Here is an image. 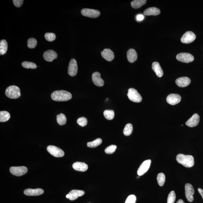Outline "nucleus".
Segmentation results:
<instances>
[{
  "label": "nucleus",
  "instance_id": "1",
  "mask_svg": "<svg viewBox=\"0 0 203 203\" xmlns=\"http://www.w3.org/2000/svg\"><path fill=\"white\" fill-rule=\"evenodd\" d=\"M51 96L54 101L63 102L70 100L72 98V95L65 90H57L53 92Z\"/></svg>",
  "mask_w": 203,
  "mask_h": 203
},
{
  "label": "nucleus",
  "instance_id": "2",
  "mask_svg": "<svg viewBox=\"0 0 203 203\" xmlns=\"http://www.w3.org/2000/svg\"><path fill=\"white\" fill-rule=\"evenodd\" d=\"M176 159L178 163L187 168L193 167L194 165V159L193 156L190 155L179 154L177 155Z\"/></svg>",
  "mask_w": 203,
  "mask_h": 203
},
{
  "label": "nucleus",
  "instance_id": "3",
  "mask_svg": "<svg viewBox=\"0 0 203 203\" xmlns=\"http://www.w3.org/2000/svg\"><path fill=\"white\" fill-rule=\"evenodd\" d=\"M5 95L9 98L18 99L20 96V88L16 86H9L5 90Z\"/></svg>",
  "mask_w": 203,
  "mask_h": 203
},
{
  "label": "nucleus",
  "instance_id": "4",
  "mask_svg": "<svg viewBox=\"0 0 203 203\" xmlns=\"http://www.w3.org/2000/svg\"><path fill=\"white\" fill-rule=\"evenodd\" d=\"M127 96L130 100L133 102L139 103L142 100V97L136 89L130 88L128 90Z\"/></svg>",
  "mask_w": 203,
  "mask_h": 203
},
{
  "label": "nucleus",
  "instance_id": "5",
  "mask_svg": "<svg viewBox=\"0 0 203 203\" xmlns=\"http://www.w3.org/2000/svg\"><path fill=\"white\" fill-rule=\"evenodd\" d=\"M176 58L179 61L187 63H191L194 60V56L188 53H180L176 55Z\"/></svg>",
  "mask_w": 203,
  "mask_h": 203
},
{
  "label": "nucleus",
  "instance_id": "6",
  "mask_svg": "<svg viewBox=\"0 0 203 203\" xmlns=\"http://www.w3.org/2000/svg\"><path fill=\"white\" fill-rule=\"evenodd\" d=\"M47 151L51 155L56 157H61L65 155V152L61 149L57 147L50 145L47 147Z\"/></svg>",
  "mask_w": 203,
  "mask_h": 203
},
{
  "label": "nucleus",
  "instance_id": "7",
  "mask_svg": "<svg viewBox=\"0 0 203 203\" xmlns=\"http://www.w3.org/2000/svg\"><path fill=\"white\" fill-rule=\"evenodd\" d=\"M28 169L25 166L12 167L10 172L14 175L20 176L23 175L28 172Z\"/></svg>",
  "mask_w": 203,
  "mask_h": 203
},
{
  "label": "nucleus",
  "instance_id": "8",
  "mask_svg": "<svg viewBox=\"0 0 203 203\" xmlns=\"http://www.w3.org/2000/svg\"><path fill=\"white\" fill-rule=\"evenodd\" d=\"M81 14L84 16L91 18H97L100 15V12L96 9L84 8L81 11Z\"/></svg>",
  "mask_w": 203,
  "mask_h": 203
},
{
  "label": "nucleus",
  "instance_id": "9",
  "mask_svg": "<svg viewBox=\"0 0 203 203\" xmlns=\"http://www.w3.org/2000/svg\"><path fill=\"white\" fill-rule=\"evenodd\" d=\"M196 39V36L195 34L191 31H187L182 35L180 40L181 42L185 44L193 42Z\"/></svg>",
  "mask_w": 203,
  "mask_h": 203
},
{
  "label": "nucleus",
  "instance_id": "10",
  "mask_svg": "<svg viewBox=\"0 0 203 203\" xmlns=\"http://www.w3.org/2000/svg\"><path fill=\"white\" fill-rule=\"evenodd\" d=\"M78 65L76 60L75 59H72L70 62L68 69V73L71 76H76L78 72Z\"/></svg>",
  "mask_w": 203,
  "mask_h": 203
},
{
  "label": "nucleus",
  "instance_id": "11",
  "mask_svg": "<svg viewBox=\"0 0 203 203\" xmlns=\"http://www.w3.org/2000/svg\"><path fill=\"white\" fill-rule=\"evenodd\" d=\"M185 194L186 198L190 202H193L194 200L193 195L195 193L194 189L191 184H186L185 187Z\"/></svg>",
  "mask_w": 203,
  "mask_h": 203
},
{
  "label": "nucleus",
  "instance_id": "12",
  "mask_svg": "<svg viewBox=\"0 0 203 203\" xmlns=\"http://www.w3.org/2000/svg\"><path fill=\"white\" fill-rule=\"evenodd\" d=\"M151 161L150 159L147 160L143 162L137 170V174L139 176L143 175L147 172L151 164Z\"/></svg>",
  "mask_w": 203,
  "mask_h": 203
},
{
  "label": "nucleus",
  "instance_id": "13",
  "mask_svg": "<svg viewBox=\"0 0 203 203\" xmlns=\"http://www.w3.org/2000/svg\"><path fill=\"white\" fill-rule=\"evenodd\" d=\"M181 99V96L178 94H171L167 96L166 101L169 104L174 105L179 103Z\"/></svg>",
  "mask_w": 203,
  "mask_h": 203
},
{
  "label": "nucleus",
  "instance_id": "14",
  "mask_svg": "<svg viewBox=\"0 0 203 203\" xmlns=\"http://www.w3.org/2000/svg\"><path fill=\"white\" fill-rule=\"evenodd\" d=\"M200 116L198 114H194L186 122V125L190 127H196L199 123Z\"/></svg>",
  "mask_w": 203,
  "mask_h": 203
},
{
  "label": "nucleus",
  "instance_id": "15",
  "mask_svg": "<svg viewBox=\"0 0 203 203\" xmlns=\"http://www.w3.org/2000/svg\"><path fill=\"white\" fill-rule=\"evenodd\" d=\"M57 53L55 51L49 50L45 52L43 54V58L46 61L52 62L57 58Z\"/></svg>",
  "mask_w": 203,
  "mask_h": 203
},
{
  "label": "nucleus",
  "instance_id": "16",
  "mask_svg": "<svg viewBox=\"0 0 203 203\" xmlns=\"http://www.w3.org/2000/svg\"><path fill=\"white\" fill-rule=\"evenodd\" d=\"M92 80L96 86H102L104 85V81L101 78L100 73L98 72H95L92 74Z\"/></svg>",
  "mask_w": 203,
  "mask_h": 203
},
{
  "label": "nucleus",
  "instance_id": "17",
  "mask_svg": "<svg viewBox=\"0 0 203 203\" xmlns=\"http://www.w3.org/2000/svg\"><path fill=\"white\" fill-rule=\"evenodd\" d=\"M44 191L41 189H28L24 190V194L28 196H37L42 195Z\"/></svg>",
  "mask_w": 203,
  "mask_h": 203
},
{
  "label": "nucleus",
  "instance_id": "18",
  "mask_svg": "<svg viewBox=\"0 0 203 203\" xmlns=\"http://www.w3.org/2000/svg\"><path fill=\"white\" fill-rule=\"evenodd\" d=\"M101 54L102 57L107 61H112L114 58V52L110 49H105L101 52Z\"/></svg>",
  "mask_w": 203,
  "mask_h": 203
},
{
  "label": "nucleus",
  "instance_id": "19",
  "mask_svg": "<svg viewBox=\"0 0 203 203\" xmlns=\"http://www.w3.org/2000/svg\"><path fill=\"white\" fill-rule=\"evenodd\" d=\"M177 85L180 87H185L190 83L191 80L187 77H182L176 79L175 81Z\"/></svg>",
  "mask_w": 203,
  "mask_h": 203
},
{
  "label": "nucleus",
  "instance_id": "20",
  "mask_svg": "<svg viewBox=\"0 0 203 203\" xmlns=\"http://www.w3.org/2000/svg\"><path fill=\"white\" fill-rule=\"evenodd\" d=\"M84 194V191L83 190H72L69 193V199L71 200H76L79 197L82 196Z\"/></svg>",
  "mask_w": 203,
  "mask_h": 203
},
{
  "label": "nucleus",
  "instance_id": "21",
  "mask_svg": "<svg viewBox=\"0 0 203 203\" xmlns=\"http://www.w3.org/2000/svg\"><path fill=\"white\" fill-rule=\"evenodd\" d=\"M72 167L75 170L80 172H85L88 169V165L86 164L80 162H76L73 163Z\"/></svg>",
  "mask_w": 203,
  "mask_h": 203
},
{
  "label": "nucleus",
  "instance_id": "22",
  "mask_svg": "<svg viewBox=\"0 0 203 203\" xmlns=\"http://www.w3.org/2000/svg\"><path fill=\"white\" fill-rule=\"evenodd\" d=\"M127 57L130 63H133L136 61L138 55L136 51L134 49H131L128 51Z\"/></svg>",
  "mask_w": 203,
  "mask_h": 203
},
{
  "label": "nucleus",
  "instance_id": "23",
  "mask_svg": "<svg viewBox=\"0 0 203 203\" xmlns=\"http://www.w3.org/2000/svg\"><path fill=\"white\" fill-rule=\"evenodd\" d=\"M152 69L158 77L161 78L163 75V71L159 64L157 62H154L152 64Z\"/></svg>",
  "mask_w": 203,
  "mask_h": 203
},
{
  "label": "nucleus",
  "instance_id": "24",
  "mask_svg": "<svg viewBox=\"0 0 203 203\" xmlns=\"http://www.w3.org/2000/svg\"><path fill=\"white\" fill-rule=\"evenodd\" d=\"M143 13L145 16H157L160 13V10L157 8L150 7L145 9Z\"/></svg>",
  "mask_w": 203,
  "mask_h": 203
},
{
  "label": "nucleus",
  "instance_id": "25",
  "mask_svg": "<svg viewBox=\"0 0 203 203\" xmlns=\"http://www.w3.org/2000/svg\"><path fill=\"white\" fill-rule=\"evenodd\" d=\"M146 2V0H135L131 2V6L133 8H139L145 4Z\"/></svg>",
  "mask_w": 203,
  "mask_h": 203
},
{
  "label": "nucleus",
  "instance_id": "26",
  "mask_svg": "<svg viewBox=\"0 0 203 203\" xmlns=\"http://www.w3.org/2000/svg\"><path fill=\"white\" fill-rule=\"evenodd\" d=\"M8 49V43L5 39L0 41V55H3L6 53Z\"/></svg>",
  "mask_w": 203,
  "mask_h": 203
},
{
  "label": "nucleus",
  "instance_id": "27",
  "mask_svg": "<svg viewBox=\"0 0 203 203\" xmlns=\"http://www.w3.org/2000/svg\"><path fill=\"white\" fill-rule=\"evenodd\" d=\"M10 114L7 111H1L0 112V122H5L10 118Z\"/></svg>",
  "mask_w": 203,
  "mask_h": 203
},
{
  "label": "nucleus",
  "instance_id": "28",
  "mask_svg": "<svg viewBox=\"0 0 203 203\" xmlns=\"http://www.w3.org/2000/svg\"><path fill=\"white\" fill-rule=\"evenodd\" d=\"M56 120L59 125H63L66 123L67 118L65 115L61 113L56 116Z\"/></svg>",
  "mask_w": 203,
  "mask_h": 203
},
{
  "label": "nucleus",
  "instance_id": "29",
  "mask_svg": "<svg viewBox=\"0 0 203 203\" xmlns=\"http://www.w3.org/2000/svg\"><path fill=\"white\" fill-rule=\"evenodd\" d=\"M102 143V140L100 138H98L93 142H88L87 146L90 148H95L101 144Z\"/></svg>",
  "mask_w": 203,
  "mask_h": 203
},
{
  "label": "nucleus",
  "instance_id": "30",
  "mask_svg": "<svg viewBox=\"0 0 203 203\" xmlns=\"http://www.w3.org/2000/svg\"><path fill=\"white\" fill-rule=\"evenodd\" d=\"M133 131V127L131 123H128L126 125L123 130L124 134L126 136H129L130 135Z\"/></svg>",
  "mask_w": 203,
  "mask_h": 203
},
{
  "label": "nucleus",
  "instance_id": "31",
  "mask_svg": "<svg viewBox=\"0 0 203 203\" xmlns=\"http://www.w3.org/2000/svg\"><path fill=\"white\" fill-rule=\"evenodd\" d=\"M23 67L26 69H35L37 68V65L33 62L24 61L22 64Z\"/></svg>",
  "mask_w": 203,
  "mask_h": 203
},
{
  "label": "nucleus",
  "instance_id": "32",
  "mask_svg": "<svg viewBox=\"0 0 203 203\" xmlns=\"http://www.w3.org/2000/svg\"><path fill=\"white\" fill-rule=\"evenodd\" d=\"M103 115L107 119L111 120L114 118V112L112 110H105L103 112Z\"/></svg>",
  "mask_w": 203,
  "mask_h": 203
},
{
  "label": "nucleus",
  "instance_id": "33",
  "mask_svg": "<svg viewBox=\"0 0 203 203\" xmlns=\"http://www.w3.org/2000/svg\"><path fill=\"white\" fill-rule=\"evenodd\" d=\"M165 175L163 173H159L158 174L157 180L158 184L160 186H163L165 182Z\"/></svg>",
  "mask_w": 203,
  "mask_h": 203
},
{
  "label": "nucleus",
  "instance_id": "34",
  "mask_svg": "<svg viewBox=\"0 0 203 203\" xmlns=\"http://www.w3.org/2000/svg\"><path fill=\"white\" fill-rule=\"evenodd\" d=\"M37 41L34 38H31L28 39V47L30 49L34 48L37 46Z\"/></svg>",
  "mask_w": 203,
  "mask_h": 203
},
{
  "label": "nucleus",
  "instance_id": "35",
  "mask_svg": "<svg viewBox=\"0 0 203 203\" xmlns=\"http://www.w3.org/2000/svg\"><path fill=\"white\" fill-rule=\"evenodd\" d=\"M176 199V195L174 191H172L169 194L167 198V203H174Z\"/></svg>",
  "mask_w": 203,
  "mask_h": 203
},
{
  "label": "nucleus",
  "instance_id": "36",
  "mask_svg": "<svg viewBox=\"0 0 203 203\" xmlns=\"http://www.w3.org/2000/svg\"><path fill=\"white\" fill-rule=\"evenodd\" d=\"M117 148V146L115 145H112L105 148V151L107 154H111L114 153Z\"/></svg>",
  "mask_w": 203,
  "mask_h": 203
},
{
  "label": "nucleus",
  "instance_id": "37",
  "mask_svg": "<svg viewBox=\"0 0 203 203\" xmlns=\"http://www.w3.org/2000/svg\"><path fill=\"white\" fill-rule=\"evenodd\" d=\"M45 38L49 41H52L56 38L55 34L53 33H46L44 35Z\"/></svg>",
  "mask_w": 203,
  "mask_h": 203
},
{
  "label": "nucleus",
  "instance_id": "38",
  "mask_svg": "<svg viewBox=\"0 0 203 203\" xmlns=\"http://www.w3.org/2000/svg\"><path fill=\"white\" fill-rule=\"evenodd\" d=\"M77 122L81 127H83L87 125V120L85 117H81L79 118Z\"/></svg>",
  "mask_w": 203,
  "mask_h": 203
},
{
  "label": "nucleus",
  "instance_id": "39",
  "mask_svg": "<svg viewBox=\"0 0 203 203\" xmlns=\"http://www.w3.org/2000/svg\"><path fill=\"white\" fill-rule=\"evenodd\" d=\"M136 200V197L133 195H131L128 197L125 201V203H135Z\"/></svg>",
  "mask_w": 203,
  "mask_h": 203
},
{
  "label": "nucleus",
  "instance_id": "40",
  "mask_svg": "<svg viewBox=\"0 0 203 203\" xmlns=\"http://www.w3.org/2000/svg\"><path fill=\"white\" fill-rule=\"evenodd\" d=\"M23 0H13V1L14 5L17 7H20L21 6L23 3Z\"/></svg>",
  "mask_w": 203,
  "mask_h": 203
},
{
  "label": "nucleus",
  "instance_id": "41",
  "mask_svg": "<svg viewBox=\"0 0 203 203\" xmlns=\"http://www.w3.org/2000/svg\"><path fill=\"white\" fill-rule=\"evenodd\" d=\"M144 18L143 15L141 14L137 15L136 16V19L138 21H141L144 19Z\"/></svg>",
  "mask_w": 203,
  "mask_h": 203
},
{
  "label": "nucleus",
  "instance_id": "42",
  "mask_svg": "<svg viewBox=\"0 0 203 203\" xmlns=\"http://www.w3.org/2000/svg\"><path fill=\"white\" fill-rule=\"evenodd\" d=\"M198 191L199 193H200V194L202 196V198L203 199V189H200V188H199L198 189Z\"/></svg>",
  "mask_w": 203,
  "mask_h": 203
},
{
  "label": "nucleus",
  "instance_id": "43",
  "mask_svg": "<svg viewBox=\"0 0 203 203\" xmlns=\"http://www.w3.org/2000/svg\"><path fill=\"white\" fill-rule=\"evenodd\" d=\"M176 203H185L182 199H179Z\"/></svg>",
  "mask_w": 203,
  "mask_h": 203
},
{
  "label": "nucleus",
  "instance_id": "44",
  "mask_svg": "<svg viewBox=\"0 0 203 203\" xmlns=\"http://www.w3.org/2000/svg\"><path fill=\"white\" fill-rule=\"evenodd\" d=\"M66 198H68V199L69 198V194H67V195H66Z\"/></svg>",
  "mask_w": 203,
  "mask_h": 203
}]
</instances>
